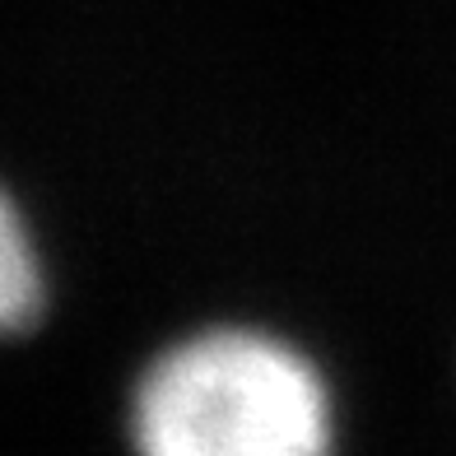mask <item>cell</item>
<instances>
[{"label": "cell", "instance_id": "6da1fadb", "mask_svg": "<svg viewBox=\"0 0 456 456\" xmlns=\"http://www.w3.org/2000/svg\"><path fill=\"white\" fill-rule=\"evenodd\" d=\"M126 433L135 456H330V391L289 340L210 326L144 363Z\"/></svg>", "mask_w": 456, "mask_h": 456}, {"label": "cell", "instance_id": "7a4b0ae2", "mask_svg": "<svg viewBox=\"0 0 456 456\" xmlns=\"http://www.w3.org/2000/svg\"><path fill=\"white\" fill-rule=\"evenodd\" d=\"M43 307V265L14 200L0 191V336L24 330Z\"/></svg>", "mask_w": 456, "mask_h": 456}]
</instances>
